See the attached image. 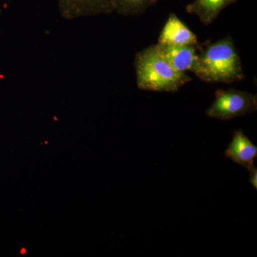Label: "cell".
<instances>
[{"label":"cell","instance_id":"obj_1","mask_svg":"<svg viewBox=\"0 0 257 257\" xmlns=\"http://www.w3.org/2000/svg\"><path fill=\"white\" fill-rule=\"evenodd\" d=\"M194 74L209 83L231 84L245 78L237 50L230 36L209 42L198 48V60Z\"/></svg>","mask_w":257,"mask_h":257},{"label":"cell","instance_id":"obj_2","mask_svg":"<svg viewBox=\"0 0 257 257\" xmlns=\"http://www.w3.org/2000/svg\"><path fill=\"white\" fill-rule=\"evenodd\" d=\"M134 64L138 87L143 90L175 92L192 80L187 74L170 65L157 44L138 52Z\"/></svg>","mask_w":257,"mask_h":257},{"label":"cell","instance_id":"obj_3","mask_svg":"<svg viewBox=\"0 0 257 257\" xmlns=\"http://www.w3.org/2000/svg\"><path fill=\"white\" fill-rule=\"evenodd\" d=\"M256 110V94L235 89H219L206 114L209 117L229 121Z\"/></svg>","mask_w":257,"mask_h":257},{"label":"cell","instance_id":"obj_4","mask_svg":"<svg viewBox=\"0 0 257 257\" xmlns=\"http://www.w3.org/2000/svg\"><path fill=\"white\" fill-rule=\"evenodd\" d=\"M58 8L61 16L68 20L113 13L110 0H58Z\"/></svg>","mask_w":257,"mask_h":257},{"label":"cell","instance_id":"obj_5","mask_svg":"<svg viewBox=\"0 0 257 257\" xmlns=\"http://www.w3.org/2000/svg\"><path fill=\"white\" fill-rule=\"evenodd\" d=\"M157 45L162 46H199L197 35L174 13H171L161 32Z\"/></svg>","mask_w":257,"mask_h":257},{"label":"cell","instance_id":"obj_6","mask_svg":"<svg viewBox=\"0 0 257 257\" xmlns=\"http://www.w3.org/2000/svg\"><path fill=\"white\" fill-rule=\"evenodd\" d=\"M224 154L227 158L248 170L254 166L257 147L251 143L242 130H236Z\"/></svg>","mask_w":257,"mask_h":257},{"label":"cell","instance_id":"obj_7","mask_svg":"<svg viewBox=\"0 0 257 257\" xmlns=\"http://www.w3.org/2000/svg\"><path fill=\"white\" fill-rule=\"evenodd\" d=\"M162 55L170 65L179 72L194 73L198 60L199 46H162L157 45Z\"/></svg>","mask_w":257,"mask_h":257},{"label":"cell","instance_id":"obj_8","mask_svg":"<svg viewBox=\"0 0 257 257\" xmlns=\"http://www.w3.org/2000/svg\"><path fill=\"white\" fill-rule=\"evenodd\" d=\"M236 0H194L186 8L187 13L198 17L204 25H209L221 12Z\"/></svg>","mask_w":257,"mask_h":257},{"label":"cell","instance_id":"obj_9","mask_svg":"<svg viewBox=\"0 0 257 257\" xmlns=\"http://www.w3.org/2000/svg\"><path fill=\"white\" fill-rule=\"evenodd\" d=\"M113 12L122 16L143 14L155 4L154 0H110Z\"/></svg>","mask_w":257,"mask_h":257},{"label":"cell","instance_id":"obj_10","mask_svg":"<svg viewBox=\"0 0 257 257\" xmlns=\"http://www.w3.org/2000/svg\"><path fill=\"white\" fill-rule=\"evenodd\" d=\"M249 171V182L255 189H257V169L255 166H253Z\"/></svg>","mask_w":257,"mask_h":257},{"label":"cell","instance_id":"obj_11","mask_svg":"<svg viewBox=\"0 0 257 257\" xmlns=\"http://www.w3.org/2000/svg\"><path fill=\"white\" fill-rule=\"evenodd\" d=\"M26 252H27L26 248H22L21 251H20V253H21V254H25V253H26Z\"/></svg>","mask_w":257,"mask_h":257},{"label":"cell","instance_id":"obj_12","mask_svg":"<svg viewBox=\"0 0 257 257\" xmlns=\"http://www.w3.org/2000/svg\"><path fill=\"white\" fill-rule=\"evenodd\" d=\"M160 1V0H154V3H155H155H157V2H159Z\"/></svg>","mask_w":257,"mask_h":257}]
</instances>
